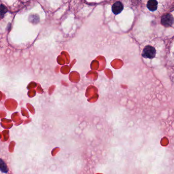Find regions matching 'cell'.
I'll return each mask as SVG.
<instances>
[{"mask_svg": "<svg viewBox=\"0 0 174 174\" xmlns=\"http://www.w3.org/2000/svg\"><path fill=\"white\" fill-rule=\"evenodd\" d=\"M7 8L5 5L0 4V18L2 19L7 12Z\"/></svg>", "mask_w": 174, "mask_h": 174, "instance_id": "8992f818", "label": "cell"}, {"mask_svg": "<svg viewBox=\"0 0 174 174\" xmlns=\"http://www.w3.org/2000/svg\"><path fill=\"white\" fill-rule=\"evenodd\" d=\"M147 7L151 11H155L157 10L158 2L156 0H150L148 2Z\"/></svg>", "mask_w": 174, "mask_h": 174, "instance_id": "277c9868", "label": "cell"}, {"mask_svg": "<svg viewBox=\"0 0 174 174\" xmlns=\"http://www.w3.org/2000/svg\"><path fill=\"white\" fill-rule=\"evenodd\" d=\"M124 9V6L122 3L120 1H117L113 4L112 6V11L115 15L120 14Z\"/></svg>", "mask_w": 174, "mask_h": 174, "instance_id": "3957f363", "label": "cell"}, {"mask_svg": "<svg viewBox=\"0 0 174 174\" xmlns=\"http://www.w3.org/2000/svg\"><path fill=\"white\" fill-rule=\"evenodd\" d=\"M174 22L173 17L172 15L167 13L162 16L161 18V24L164 27H169L172 26Z\"/></svg>", "mask_w": 174, "mask_h": 174, "instance_id": "7a4b0ae2", "label": "cell"}, {"mask_svg": "<svg viewBox=\"0 0 174 174\" xmlns=\"http://www.w3.org/2000/svg\"><path fill=\"white\" fill-rule=\"evenodd\" d=\"M0 171L4 173H7L8 172V168L5 162L0 159Z\"/></svg>", "mask_w": 174, "mask_h": 174, "instance_id": "5b68a950", "label": "cell"}, {"mask_svg": "<svg viewBox=\"0 0 174 174\" xmlns=\"http://www.w3.org/2000/svg\"><path fill=\"white\" fill-rule=\"evenodd\" d=\"M156 55V50L151 46H147L144 48L142 51V56L145 58L153 59Z\"/></svg>", "mask_w": 174, "mask_h": 174, "instance_id": "6da1fadb", "label": "cell"}]
</instances>
